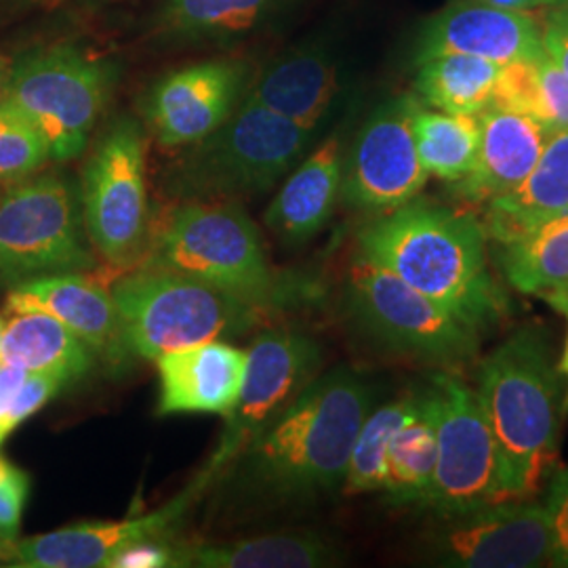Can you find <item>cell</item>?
<instances>
[{
  "instance_id": "26",
  "label": "cell",
  "mask_w": 568,
  "mask_h": 568,
  "mask_svg": "<svg viewBox=\"0 0 568 568\" xmlns=\"http://www.w3.org/2000/svg\"><path fill=\"white\" fill-rule=\"evenodd\" d=\"M295 0H161L156 26L178 42H232L264 30Z\"/></svg>"
},
{
  "instance_id": "20",
  "label": "cell",
  "mask_w": 568,
  "mask_h": 568,
  "mask_svg": "<svg viewBox=\"0 0 568 568\" xmlns=\"http://www.w3.org/2000/svg\"><path fill=\"white\" fill-rule=\"evenodd\" d=\"M478 124L476 161L466 178L455 183V194L469 203H490L527 180L549 133L528 116L497 108L483 110Z\"/></svg>"
},
{
  "instance_id": "21",
  "label": "cell",
  "mask_w": 568,
  "mask_h": 568,
  "mask_svg": "<svg viewBox=\"0 0 568 568\" xmlns=\"http://www.w3.org/2000/svg\"><path fill=\"white\" fill-rule=\"evenodd\" d=\"M344 148L337 135L295 164L265 211V225L291 244L307 243L331 220L344 183Z\"/></svg>"
},
{
  "instance_id": "25",
  "label": "cell",
  "mask_w": 568,
  "mask_h": 568,
  "mask_svg": "<svg viewBox=\"0 0 568 568\" xmlns=\"http://www.w3.org/2000/svg\"><path fill=\"white\" fill-rule=\"evenodd\" d=\"M0 363L21 366L28 373L58 375L72 384L93 368L95 354L58 318L42 312H21L4 323Z\"/></svg>"
},
{
  "instance_id": "18",
  "label": "cell",
  "mask_w": 568,
  "mask_h": 568,
  "mask_svg": "<svg viewBox=\"0 0 568 568\" xmlns=\"http://www.w3.org/2000/svg\"><path fill=\"white\" fill-rule=\"evenodd\" d=\"M4 305L9 314L42 312L58 318L105 365H126L133 356L112 293L87 274H60L16 284Z\"/></svg>"
},
{
  "instance_id": "28",
  "label": "cell",
  "mask_w": 568,
  "mask_h": 568,
  "mask_svg": "<svg viewBox=\"0 0 568 568\" xmlns=\"http://www.w3.org/2000/svg\"><path fill=\"white\" fill-rule=\"evenodd\" d=\"M499 265L516 291H568V211L501 244Z\"/></svg>"
},
{
  "instance_id": "31",
  "label": "cell",
  "mask_w": 568,
  "mask_h": 568,
  "mask_svg": "<svg viewBox=\"0 0 568 568\" xmlns=\"http://www.w3.org/2000/svg\"><path fill=\"white\" fill-rule=\"evenodd\" d=\"M436 457V429L424 400V410L400 427L389 443L384 487L389 501L396 506H422L434 478Z\"/></svg>"
},
{
  "instance_id": "29",
  "label": "cell",
  "mask_w": 568,
  "mask_h": 568,
  "mask_svg": "<svg viewBox=\"0 0 568 568\" xmlns=\"http://www.w3.org/2000/svg\"><path fill=\"white\" fill-rule=\"evenodd\" d=\"M413 135L427 175L457 183L476 161L480 142L478 114H450L427 110L419 103L413 114Z\"/></svg>"
},
{
  "instance_id": "46",
  "label": "cell",
  "mask_w": 568,
  "mask_h": 568,
  "mask_svg": "<svg viewBox=\"0 0 568 568\" xmlns=\"http://www.w3.org/2000/svg\"><path fill=\"white\" fill-rule=\"evenodd\" d=\"M556 4H567L568 7V0H556Z\"/></svg>"
},
{
  "instance_id": "8",
  "label": "cell",
  "mask_w": 568,
  "mask_h": 568,
  "mask_svg": "<svg viewBox=\"0 0 568 568\" xmlns=\"http://www.w3.org/2000/svg\"><path fill=\"white\" fill-rule=\"evenodd\" d=\"M114 84V65L74 44H51L13 61L2 100L37 126L55 163L81 156Z\"/></svg>"
},
{
  "instance_id": "23",
  "label": "cell",
  "mask_w": 568,
  "mask_h": 568,
  "mask_svg": "<svg viewBox=\"0 0 568 568\" xmlns=\"http://www.w3.org/2000/svg\"><path fill=\"white\" fill-rule=\"evenodd\" d=\"M487 204V220L483 225L487 236L499 246L520 239L535 225L567 213L568 131L549 135L527 180Z\"/></svg>"
},
{
  "instance_id": "44",
  "label": "cell",
  "mask_w": 568,
  "mask_h": 568,
  "mask_svg": "<svg viewBox=\"0 0 568 568\" xmlns=\"http://www.w3.org/2000/svg\"><path fill=\"white\" fill-rule=\"evenodd\" d=\"M9 436H11V429L0 422V447H2V443H4Z\"/></svg>"
},
{
  "instance_id": "47",
  "label": "cell",
  "mask_w": 568,
  "mask_h": 568,
  "mask_svg": "<svg viewBox=\"0 0 568 568\" xmlns=\"http://www.w3.org/2000/svg\"><path fill=\"white\" fill-rule=\"evenodd\" d=\"M39 2H47V0H39Z\"/></svg>"
},
{
  "instance_id": "30",
  "label": "cell",
  "mask_w": 568,
  "mask_h": 568,
  "mask_svg": "<svg viewBox=\"0 0 568 568\" xmlns=\"http://www.w3.org/2000/svg\"><path fill=\"white\" fill-rule=\"evenodd\" d=\"M424 410V394L406 396L373 408L358 429L345 471V495L375 493L386 487L387 450L394 434Z\"/></svg>"
},
{
  "instance_id": "35",
  "label": "cell",
  "mask_w": 568,
  "mask_h": 568,
  "mask_svg": "<svg viewBox=\"0 0 568 568\" xmlns=\"http://www.w3.org/2000/svg\"><path fill=\"white\" fill-rule=\"evenodd\" d=\"M68 386L58 375L49 373H28L23 379L18 394L13 396L7 413L2 415V424L11 432L21 426L26 419H30L34 413H39L42 406L53 400L63 387Z\"/></svg>"
},
{
  "instance_id": "16",
  "label": "cell",
  "mask_w": 568,
  "mask_h": 568,
  "mask_svg": "<svg viewBox=\"0 0 568 568\" xmlns=\"http://www.w3.org/2000/svg\"><path fill=\"white\" fill-rule=\"evenodd\" d=\"M251 70L243 60H209L175 70L156 82L143 114L156 142L187 148L220 129L243 102Z\"/></svg>"
},
{
  "instance_id": "38",
  "label": "cell",
  "mask_w": 568,
  "mask_h": 568,
  "mask_svg": "<svg viewBox=\"0 0 568 568\" xmlns=\"http://www.w3.org/2000/svg\"><path fill=\"white\" fill-rule=\"evenodd\" d=\"M173 567V548L163 539H150L135 544L116 554L108 568H166Z\"/></svg>"
},
{
  "instance_id": "33",
  "label": "cell",
  "mask_w": 568,
  "mask_h": 568,
  "mask_svg": "<svg viewBox=\"0 0 568 568\" xmlns=\"http://www.w3.org/2000/svg\"><path fill=\"white\" fill-rule=\"evenodd\" d=\"M539 58L509 61L506 65H499V74L488 108L516 112L541 124L544 98L539 79Z\"/></svg>"
},
{
  "instance_id": "7",
  "label": "cell",
  "mask_w": 568,
  "mask_h": 568,
  "mask_svg": "<svg viewBox=\"0 0 568 568\" xmlns=\"http://www.w3.org/2000/svg\"><path fill=\"white\" fill-rule=\"evenodd\" d=\"M345 307L371 342L440 371H457L467 365L480 347L478 328L363 253L354 255L347 270Z\"/></svg>"
},
{
  "instance_id": "41",
  "label": "cell",
  "mask_w": 568,
  "mask_h": 568,
  "mask_svg": "<svg viewBox=\"0 0 568 568\" xmlns=\"http://www.w3.org/2000/svg\"><path fill=\"white\" fill-rule=\"evenodd\" d=\"M469 2L493 4V7H504V9H514V11H537V9H546V7H556V0H469Z\"/></svg>"
},
{
  "instance_id": "39",
  "label": "cell",
  "mask_w": 568,
  "mask_h": 568,
  "mask_svg": "<svg viewBox=\"0 0 568 568\" xmlns=\"http://www.w3.org/2000/svg\"><path fill=\"white\" fill-rule=\"evenodd\" d=\"M544 49L568 77V7L556 4L541 21Z\"/></svg>"
},
{
  "instance_id": "2",
  "label": "cell",
  "mask_w": 568,
  "mask_h": 568,
  "mask_svg": "<svg viewBox=\"0 0 568 568\" xmlns=\"http://www.w3.org/2000/svg\"><path fill=\"white\" fill-rule=\"evenodd\" d=\"M358 253L480 333L508 312L488 270L487 230L466 211L410 201L366 224Z\"/></svg>"
},
{
  "instance_id": "17",
  "label": "cell",
  "mask_w": 568,
  "mask_h": 568,
  "mask_svg": "<svg viewBox=\"0 0 568 568\" xmlns=\"http://www.w3.org/2000/svg\"><path fill=\"white\" fill-rule=\"evenodd\" d=\"M443 53L474 55L497 65L535 60L546 53L541 21L528 11L453 0L427 21L417 42V61Z\"/></svg>"
},
{
  "instance_id": "3",
  "label": "cell",
  "mask_w": 568,
  "mask_h": 568,
  "mask_svg": "<svg viewBox=\"0 0 568 568\" xmlns=\"http://www.w3.org/2000/svg\"><path fill=\"white\" fill-rule=\"evenodd\" d=\"M565 379L548 335L537 326L514 331L478 366L474 389L516 499H530L556 464L567 408Z\"/></svg>"
},
{
  "instance_id": "5",
  "label": "cell",
  "mask_w": 568,
  "mask_h": 568,
  "mask_svg": "<svg viewBox=\"0 0 568 568\" xmlns=\"http://www.w3.org/2000/svg\"><path fill=\"white\" fill-rule=\"evenodd\" d=\"M312 138L314 131L243 98L220 129L166 169L164 192L178 201L260 196L295 169Z\"/></svg>"
},
{
  "instance_id": "10",
  "label": "cell",
  "mask_w": 568,
  "mask_h": 568,
  "mask_svg": "<svg viewBox=\"0 0 568 568\" xmlns=\"http://www.w3.org/2000/svg\"><path fill=\"white\" fill-rule=\"evenodd\" d=\"M436 429V469L422 508L432 514L511 501L508 466L476 396L455 371H440L424 394Z\"/></svg>"
},
{
  "instance_id": "12",
  "label": "cell",
  "mask_w": 568,
  "mask_h": 568,
  "mask_svg": "<svg viewBox=\"0 0 568 568\" xmlns=\"http://www.w3.org/2000/svg\"><path fill=\"white\" fill-rule=\"evenodd\" d=\"M434 567L539 568L551 562V530L544 501L511 499L434 514L424 539Z\"/></svg>"
},
{
  "instance_id": "14",
  "label": "cell",
  "mask_w": 568,
  "mask_h": 568,
  "mask_svg": "<svg viewBox=\"0 0 568 568\" xmlns=\"http://www.w3.org/2000/svg\"><path fill=\"white\" fill-rule=\"evenodd\" d=\"M419 103L413 95L394 98L363 124L344 161L342 199L347 206L384 215L415 201L426 187L429 175L413 135Z\"/></svg>"
},
{
  "instance_id": "19",
  "label": "cell",
  "mask_w": 568,
  "mask_h": 568,
  "mask_svg": "<svg viewBox=\"0 0 568 568\" xmlns=\"http://www.w3.org/2000/svg\"><path fill=\"white\" fill-rule=\"evenodd\" d=\"M159 415H227L243 389L246 349L225 342L159 356Z\"/></svg>"
},
{
  "instance_id": "43",
  "label": "cell",
  "mask_w": 568,
  "mask_h": 568,
  "mask_svg": "<svg viewBox=\"0 0 568 568\" xmlns=\"http://www.w3.org/2000/svg\"><path fill=\"white\" fill-rule=\"evenodd\" d=\"M18 541V539H16ZM16 541H9V539H4V537H0V560H9V556H11V549H13V544Z\"/></svg>"
},
{
  "instance_id": "36",
  "label": "cell",
  "mask_w": 568,
  "mask_h": 568,
  "mask_svg": "<svg viewBox=\"0 0 568 568\" xmlns=\"http://www.w3.org/2000/svg\"><path fill=\"white\" fill-rule=\"evenodd\" d=\"M539 79L544 98L541 126L549 135L568 131V77L548 53L539 58Z\"/></svg>"
},
{
  "instance_id": "15",
  "label": "cell",
  "mask_w": 568,
  "mask_h": 568,
  "mask_svg": "<svg viewBox=\"0 0 568 568\" xmlns=\"http://www.w3.org/2000/svg\"><path fill=\"white\" fill-rule=\"evenodd\" d=\"M217 476L220 474L206 464L187 487L154 511L122 520L81 523L16 541L7 565L16 568H108L110 560L122 549L150 539H163Z\"/></svg>"
},
{
  "instance_id": "4",
  "label": "cell",
  "mask_w": 568,
  "mask_h": 568,
  "mask_svg": "<svg viewBox=\"0 0 568 568\" xmlns=\"http://www.w3.org/2000/svg\"><path fill=\"white\" fill-rule=\"evenodd\" d=\"M140 264L211 284L262 310L291 295L257 225L232 201H180L150 230Z\"/></svg>"
},
{
  "instance_id": "32",
  "label": "cell",
  "mask_w": 568,
  "mask_h": 568,
  "mask_svg": "<svg viewBox=\"0 0 568 568\" xmlns=\"http://www.w3.org/2000/svg\"><path fill=\"white\" fill-rule=\"evenodd\" d=\"M51 161L37 126L13 103L0 100V182H20Z\"/></svg>"
},
{
  "instance_id": "27",
  "label": "cell",
  "mask_w": 568,
  "mask_h": 568,
  "mask_svg": "<svg viewBox=\"0 0 568 568\" xmlns=\"http://www.w3.org/2000/svg\"><path fill=\"white\" fill-rule=\"evenodd\" d=\"M499 65L493 61L443 53L417 61V100L450 114H480L493 98Z\"/></svg>"
},
{
  "instance_id": "40",
  "label": "cell",
  "mask_w": 568,
  "mask_h": 568,
  "mask_svg": "<svg viewBox=\"0 0 568 568\" xmlns=\"http://www.w3.org/2000/svg\"><path fill=\"white\" fill-rule=\"evenodd\" d=\"M539 297H541L549 307H554L558 314H562L568 323V291H546V293H539ZM558 371L568 379V333L565 349H562L560 361H558Z\"/></svg>"
},
{
  "instance_id": "37",
  "label": "cell",
  "mask_w": 568,
  "mask_h": 568,
  "mask_svg": "<svg viewBox=\"0 0 568 568\" xmlns=\"http://www.w3.org/2000/svg\"><path fill=\"white\" fill-rule=\"evenodd\" d=\"M549 530H551V562L549 567L568 568V467L554 474L549 485L548 499Z\"/></svg>"
},
{
  "instance_id": "13",
  "label": "cell",
  "mask_w": 568,
  "mask_h": 568,
  "mask_svg": "<svg viewBox=\"0 0 568 568\" xmlns=\"http://www.w3.org/2000/svg\"><path fill=\"white\" fill-rule=\"evenodd\" d=\"M321 345L297 331H264L246 349L243 389L234 408L225 415L220 447L209 466L222 474L241 457L318 373Z\"/></svg>"
},
{
  "instance_id": "42",
  "label": "cell",
  "mask_w": 568,
  "mask_h": 568,
  "mask_svg": "<svg viewBox=\"0 0 568 568\" xmlns=\"http://www.w3.org/2000/svg\"><path fill=\"white\" fill-rule=\"evenodd\" d=\"M11 70H13V60L0 55V100L4 95V89H7V82H9V77H11Z\"/></svg>"
},
{
  "instance_id": "11",
  "label": "cell",
  "mask_w": 568,
  "mask_h": 568,
  "mask_svg": "<svg viewBox=\"0 0 568 568\" xmlns=\"http://www.w3.org/2000/svg\"><path fill=\"white\" fill-rule=\"evenodd\" d=\"M82 222L95 253L126 270L142 262L150 239L142 126L112 122L82 169Z\"/></svg>"
},
{
  "instance_id": "9",
  "label": "cell",
  "mask_w": 568,
  "mask_h": 568,
  "mask_svg": "<svg viewBox=\"0 0 568 568\" xmlns=\"http://www.w3.org/2000/svg\"><path fill=\"white\" fill-rule=\"evenodd\" d=\"M81 192L63 175H30L0 196V283L95 270Z\"/></svg>"
},
{
  "instance_id": "1",
  "label": "cell",
  "mask_w": 568,
  "mask_h": 568,
  "mask_svg": "<svg viewBox=\"0 0 568 568\" xmlns=\"http://www.w3.org/2000/svg\"><path fill=\"white\" fill-rule=\"evenodd\" d=\"M371 410L373 389L349 366L314 377L241 453L236 476L244 493L297 501L342 487Z\"/></svg>"
},
{
  "instance_id": "22",
  "label": "cell",
  "mask_w": 568,
  "mask_h": 568,
  "mask_svg": "<svg viewBox=\"0 0 568 568\" xmlns=\"http://www.w3.org/2000/svg\"><path fill=\"white\" fill-rule=\"evenodd\" d=\"M339 93L337 65L321 49H293L265 65L264 72L248 82L246 100L262 103L284 119L316 131L325 121Z\"/></svg>"
},
{
  "instance_id": "34",
  "label": "cell",
  "mask_w": 568,
  "mask_h": 568,
  "mask_svg": "<svg viewBox=\"0 0 568 568\" xmlns=\"http://www.w3.org/2000/svg\"><path fill=\"white\" fill-rule=\"evenodd\" d=\"M30 495V476L0 455V537L16 541Z\"/></svg>"
},
{
  "instance_id": "45",
  "label": "cell",
  "mask_w": 568,
  "mask_h": 568,
  "mask_svg": "<svg viewBox=\"0 0 568 568\" xmlns=\"http://www.w3.org/2000/svg\"><path fill=\"white\" fill-rule=\"evenodd\" d=\"M4 323H7V321L0 316V337H2V328H4Z\"/></svg>"
},
{
  "instance_id": "24",
  "label": "cell",
  "mask_w": 568,
  "mask_h": 568,
  "mask_svg": "<svg viewBox=\"0 0 568 568\" xmlns=\"http://www.w3.org/2000/svg\"><path fill=\"white\" fill-rule=\"evenodd\" d=\"M339 562V549L316 532H274L225 544L173 548V567L323 568Z\"/></svg>"
},
{
  "instance_id": "6",
  "label": "cell",
  "mask_w": 568,
  "mask_h": 568,
  "mask_svg": "<svg viewBox=\"0 0 568 568\" xmlns=\"http://www.w3.org/2000/svg\"><path fill=\"white\" fill-rule=\"evenodd\" d=\"M110 293L131 354L145 361L241 337L264 312L222 288L145 264L126 267Z\"/></svg>"
}]
</instances>
